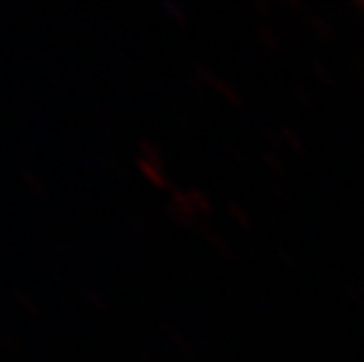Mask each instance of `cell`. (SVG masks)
Returning a JSON list of instances; mask_svg holds the SVG:
<instances>
[]
</instances>
